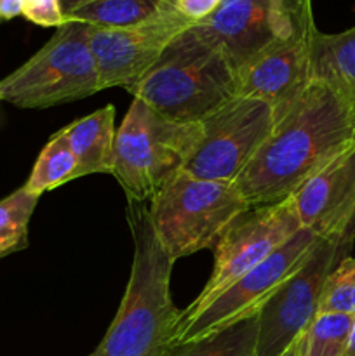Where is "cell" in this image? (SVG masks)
Wrapping results in <instances>:
<instances>
[{
  "label": "cell",
  "mask_w": 355,
  "mask_h": 356,
  "mask_svg": "<svg viewBox=\"0 0 355 356\" xmlns=\"http://www.w3.org/2000/svg\"><path fill=\"white\" fill-rule=\"evenodd\" d=\"M354 143L355 125L347 101L333 86L312 79L277 115L268 138L233 184L251 207L277 204Z\"/></svg>",
  "instance_id": "obj_1"
},
{
  "label": "cell",
  "mask_w": 355,
  "mask_h": 356,
  "mask_svg": "<svg viewBox=\"0 0 355 356\" xmlns=\"http://www.w3.org/2000/svg\"><path fill=\"white\" fill-rule=\"evenodd\" d=\"M127 222L134 242L127 287L113 322L87 356H164L173 348L181 318L171 298L176 261L155 236L146 202L127 200Z\"/></svg>",
  "instance_id": "obj_2"
},
{
  "label": "cell",
  "mask_w": 355,
  "mask_h": 356,
  "mask_svg": "<svg viewBox=\"0 0 355 356\" xmlns=\"http://www.w3.org/2000/svg\"><path fill=\"white\" fill-rule=\"evenodd\" d=\"M127 92L171 120L200 122L239 96V68L191 24Z\"/></svg>",
  "instance_id": "obj_3"
},
{
  "label": "cell",
  "mask_w": 355,
  "mask_h": 356,
  "mask_svg": "<svg viewBox=\"0 0 355 356\" xmlns=\"http://www.w3.org/2000/svg\"><path fill=\"white\" fill-rule=\"evenodd\" d=\"M200 139V122H176L132 97L117 129L111 176L127 200L148 202L184 169Z\"/></svg>",
  "instance_id": "obj_4"
},
{
  "label": "cell",
  "mask_w": 355,
  "mask_h": 356,
  "mask_svg": "<svg viewBox=\"0 0 355 356\" xmlns=\"http://www.w3.org/2000/svg\"><path fill=\"white\" fill-rule=\"evenodd\" d=\"M155 236L174 261L214 249L228 226L251 207L233 183L178 172L148 202Z\"/></svg>",
  "instance_id": "obj_5"
},
{
  "label": "cell",
  "mask_w": 355,
  "mask_h": 356,
  "mask_svg": "<svg viewBox=\"0 0 355 356\" xmlns=\"http://www.w3.org/2000/svg\"><path fill=\"white\" fill-rule=\"evenodd\" d=\"M90 24L66 19L28 61L0 80L2 101L45 110L100 92L96 61L89 47Z\"/></svg>",
  "instance_id": "obj_6"
},
{
  "label": "cell",
  "mask_w": 355,
  "mask_h": 356,
  "mask_svg": "<svg viewBox=\"0 0 355 356\" xmlns=\"http://www.w3.org/2000/svg\"><path fill=\"white\" fill-rule=\"evenodd\" d=\"M354 243L355 219L341 232L317 238L298 270L258 312L256 356H285L294 348L319 315L327 278L350 256Z\"/></svg>",
  "instance_id": "obj_7"
},
{
  "label": "cell",
  "mask_w": 355,
  "mask_h": 356,
  "mask_svg": "<svg viewBox=\"0 0 355 356\" xmlns=\"http://www.w3.org/2000/svg\"><path fill=\"white\" fill-rule=\"evenodd\" d=\"M277 122L274 106L237 96L200 120V139L183 172L198 179L233 183Z\"/></svg>",
  "instance_id": "obj_8"
},
{
  "label": "cell",
  "mask_w": 355,
  "mask_h": 356,
  "mask_svg": "<svg viewBox=\"0 0 355 356\" xmlns=\"http://www.w3.org/2000/svg\"><path fill=\"white\" fill-rule=\"evenodd\" d=\"M299 228L289 198L242 212L212 249L214 266L211 277L197 298L181 312L180 320L190 318L205 308L233 282L284 245Z\"/></svg>",
  "instance_id": "obj_9"
},
{
  "label": "cell",
  "mask_w": 355,
  "mask_h": 356,
  "mask_svg": "<svg viewBox=\"0 0 355 356\" xmlns=\"http://www.w3.org/2000/svg\"><path fill=\"white\" fill-rule=\"evenodd\" d=\"M317 238L319 236L308 229L299 228L284 245L233 282L205 308L190 318L180 320L173 337V346L202 339L256 315L281 287L282 282L298 270Z\"/></svg>",
  "instance_id": "obj_10"
},
{
  "label": "cell",
  "mask_w": 355,
  "mask_h": 356,
  "mask_svg": "<svg viewBox=\"0 0 355 356\" xmlns=\"http://www.w3.org/2000/svg\"><path fill=\"white\" fill-rule=\"evenodd\" d=\"M195 24L167 6L159 16L127 28L90 26L89 47L94 56L101 89L134 86L162 56L167 45Z\"/></svg>",
  "instance_id": "obj_11"
},
{
  "label": "cell",
  "mask_w": 355,
  "mask_h": 356,
  "mask_svg": "<svg viewBox=\"0 0 355 356\" xmlns=\"http://www.w3.org/2000/svg\"><path fill=\"white\" fill-rule=\"evenodd\" d=\"M312 14V0H223L195 26L239 68L271 42L291 35Z\"/></svg>",
  "instance_id": "obj_12"
},
{
  "label": "cell",
  "mask_w": 355,
  "mask_h": 356,
  "mask_svg": "<svg viewBox=\"0 0 355 356\" xmlns=\"http://www.w3.org/2000/svg\"><path fill=\"white\" fill-rule=\"evenodd\" d=\"M317 30L312 16L291 35L271 42L239 66V96L260 99L282 113L312 82L310 47Z\"/></svg>",
  "instance_id": "obj_13"
},
{
  "label": "cell",
  "mask_w": 355,
  "mask_h": 356,
  "mask_svg": "<svg viewBox=\"0 0 355 356\" xmlns=\"http://www.w3.org/2000/svg\"><path fill=\"white\" fill-rule=\"evenodd\" d=\"M299 226L319 238L355 219V143L312 174L289 197Z\"/></svg>",
  "instance_id": "obj_14"
},
{
  "label": "cell",
  "mask_w": 355,
  "mask_h": 356,
  "mask_svg": "<svg viewBox=\"0 0 355 356\" xmlns=\"http://www.w3.org/2000/svg\"><path fill=\"white\" fill-rule=\"evenodd\" d=\"M77 160L79 179L89 174H110L113 163L115 106L106 104L61 129Z\"/></svg>",
  "instance_id": "obj_15"
},
{
  "label": "cell",
  "mask_w": 355,
  "mask_h": 356,
  "mask_svg": "<svg viewBox=\"0 0 355 356\" xmlns=\"http://www.w3.org/2000/svg\"><path fill=\"white\" fill-rule=\"evenodd\" d=\"M310 73L343 96L355 125V24L340 33L313 31Z\"/></svg>",
  "instance_id": "obj_16"
},
{
  "label": "cell",
  "mask_w": 355,
  "mask_h": 356,
  "mask_svg": "<svg viewBox=\"0 0 355 356\" xmlns=\"http://www.w3.org/2000/svg\"><path fill=\"white\" fill-rule=\"evenodd\" d=\"M174 0H93L77 7L65 19L100 28H127L159 16Z\"/></svg>",
  "instance_id": "obj_17"
},
{
  "label": "cell",
  "mask_w": 355,
  "mask_h": 356,
  "mask_svg": "<svg viewBox=\"0 0 355 356\" xmlns=\"http://www.w3.org/2000/svg\"><path fill=\"white\" fill-rule=\"evenodd\" d=\"M258 313L202 339L178 344L164 356H256Z\"/></svg>",
  "instance_id": "obj_18"
},
{
  "label": "cell",
  "mask_w": 355,
  "mask_h": 356,
  "mask_svg": "<svg viewBox=\"0 0 355 356\" xmlns=\"http://www.w3.org/2000/svg\"><path fill=\"white\" fill-rule=\"evenodd\" d=\"M79 179L77 160L61 131L51 136L47 145L38 153L30 177L23 184L31 195L42 197L47 191Z\"/></svg>",
  "instance_id": "obj_19"
},
{
  "label": "cell",
  "mask_w": 355,
  "mask_h": 356,
  "mask_svg": "<svg viewBox=\"0 0 355 356\" xmlns=\"http://www.w3.org/2000/svg\"><path fill=\"white\" fill-rule=\"evenodd\" d=\"M354 316L319 313L294 344V356H345Z\"/></svg>",
  "instance_id": "obj_20"
},
{
  "label": "cell",
  "mask_w": 355,
  "mask_h": 356,
  "mask_svg": "<svg viewBox=\"0 0 355 356\" xmlns=\"http://www.w3.org/2000/svg\"><path fill=\"white\" fill-rule=\"evenodd\" d=\"M24 186L0 200V257L23 250L28 243V225L38 202Z\"/></svg>",
  "instance_id": "obj_21"
},
{
  "label": "cell",
  "mask_w": 355,
  "mask_h": 356,
  "mask_svg": "<svg viewBox=\"0 0 355 356\" xmlns=\"http://www.w3.org/2000/svg\"><path fill=\"white\" fill-rule=\"evenodd\" d=\"M319 313L355 315V257L348 256L329 275Z\"/></svg>",
  "instance_id": "obj_22"
},
{
  "label": "cell",
  "mask_w": 355,
  "mask_h": 356,
  "mask_svg": "<svg viewBox=\"0 0 355 356\" xmlns=\"http://www.w3.org/2000/svg\"><path fill=\"white\" fill-rule=\"evenodd\" d=\"M23 16L44 28H58L66 21L59 0H23Z\"/></svg>",
  "instance_id": "obj_23"
},
{
  "label": "cell",
  "mask_w": 355,
  "mask_h": 356,
  "mask_svg": "<svg viewBox=\"0 0 355 356\" xmlns=\"http://www.w3.org/2000/svg\"><path fill=\"white\" fill-rule=\"evenodd\" d=\"M174 2H176V9L187 19L198 23V21H204L205 17L211 16L223 0H174Z\"/></svg>",
  "instance_id": "obj_24"
},
{
  "label": "cell",
  "mask_w": 355,
  "mask_h": 356,
  "mask_svg": "<svg viewBox=\"0 0 355 356\" xmlns=\"http://www.w3.org/2000/svg\"><path fill=\"white\" fill-rule=\"evenodd\" d=\"M23 16V0H0V21Z\"/></svg>",
  "instance_id": "obj_25"
},
{
  "label": "cell",
  "mask_w": 355,
  "mask_h": 356,
  "mask_svg": "<svg viewBox=\"0 0 355 356\" xmlns=\"http://www.w3.org/2000/svg\"><path fill=\"white\" fill-rule=\"evenodd\" d=\"M93 2V0H59V3H61V9H63V14H70L72 10H75L77 7L84 6V3H89Z\"/></svg>",
  "instance_id": "obj_26"
},
{
  "label": "cell",
  "mask_w": 355,
  "mask_h": 356,
  "mask_svg": "<svg viewBox=\"0 0 355 356\" xmlns=\"http://www.w3.org/2000/svg\"><path fill=\"white\" fill-rule=\"evenodd\" d=\"M345 356H355V315H354V322H352L350 339H348V346H347V351H345Z\"/></svg>",
  "instance_id": "obj_27"
},
{
  "label": "cell",
  "mask_w": 355,
  "mask_h": 356,
  "mask_svg": "<svg viewBox=\"0 0 355 356\" xmlns=\"http://www.w3.org/2000/svg\"><path fill=\"white\" fill-rule=\"evenodd\" d=\"M285 356H294V348H292V350H291V351H289V353H287V355H285Z\"/></svg>",
  "instance_id": "obj_28"
},
{
  "label": "cell",
  "mask_w": 355,
  "mask_h": 356,
  "mask_svg": "<svg viewBox=\"0 0 355 356\" xmlns=\"http://www.w3.org/2000/svg\"><path fill=\"white\" fill-rule=\"evenodd\" d=\"M0 101H2V97H0Z\"/></svg>",
  "instance_id": "obj_29"
}]
</instances>
